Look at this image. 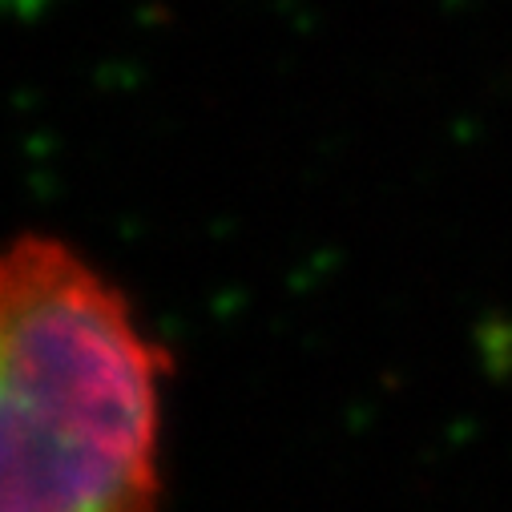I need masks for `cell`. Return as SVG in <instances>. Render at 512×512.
I'll list each match as a JSON object with an SVG mask.
<instances>
[{
	"label": "cell",
	"instance_id": "obj_1",
	"mask_svg": "<svg viewBox=\"0 0 512 512\" xmlns=\"http://www.w3.org/2000/svg\"><path fill=\"white\" fill-rule=\"evenodd\" d=\"M174 355L53 234L0 263V512H162Z\"/></svg>",
	"mask_w": 512,
	"mask_h": 512
}]
</instances>
